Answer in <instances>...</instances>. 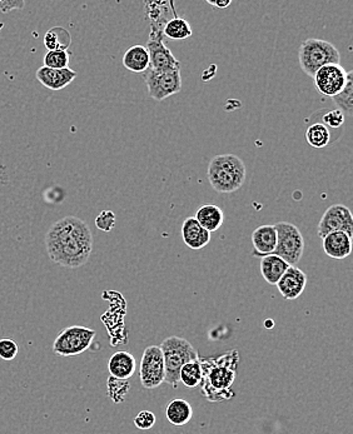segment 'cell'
<instances>
[{
    "instance_id": "1",
    "label": "cell",
    "mask_w": 353,
    "mask_h": 434,
    "mask_svg": "<svg viewBox=\"0 0 353 434\" xmlns=\"http://www.w3.org/2000/svg\"><path fill=\"white\" fill-rule=\"evenodd\" d=\"M48 255L64 268H80L89 260L93 252V234L80 218L64 217L48 229L45 235Z\"/></svg>"
},
{
    "instance_id": "2",
    "label": "cell",
    "mask_w": 353,
    "mask_h": 434,
    "mask_svg": "<svg viewBox=\"0 0 353 434\" xmlns=\"http://www.w3.org/2000/svg\"><path fill=\"white\" fill-rule=\"evenodd\" d=\"M239 360V353L236 350H228L217 357L200 358V394L208 402H223L234 397L232 386L237 377Z\"/></svg>"
},
{
    "instance_id": "3",
    "label": "cell",
    "mask_w": 353,
    "mask_h": 434,
    "mask_svg": "<svg viewBox=\"0 0 353 434\" xmlns=\"http://www.w3.org/2000/svg\"><path fill=\"white\" fill-rule=\"evenodd\" d=\"M208 180L212 188L221 194L239 191L246 182V165L234 154H221L211 159Z\"/></svg>"
},
{
    "instance_id": "4",
    "label": "cell",
    "mask_w": 353,
    "mask_h": 434,
    "mask_svg": "<svg viewBox=\"0 0 353 434\" xmlns=\"http://www.w3.org/2000/svg\"><path fill=\"white\" fill-rule=\"evenodd\" d=\"M159 347L162 350L164 358V369H165L164 383L177 388L180 383V372L182 367L190 360L200 358L198 352L187 339L177 335L164 339Z\"/></svg>"
},
{
    "instance_id": "5",
    "label": "cell",
    "mask_w": 353,
    "mask_h": 434,
    "mask_svg": "<svg viewBox=\"0 0 353 434\" xmlns=\"http://www.w3.org/2000/svg\"><path fill=\"white\" fill-rule=\"evenodd\" d=\"M300 69L308 77H315L317 70L328 64H340L341 54L332 43L323 39H307L298 52Z\"/></svg>"
},
{
    "instance_id": "6",
    "label": "cell",
    "mask_w": 353,
    "mask_h": 434,
    "mask_svg": "<svg viewBox=\"0 0 353 434\" xmlns=\"http://www.w3.org/2000/svg\"><path fill=\"white\" fill-rule=\"evenodd\" d=\"M277 232V245L273 255L280 257L290 267H295L305 250V239L295 224L280 222L274 224Z\"/></svg>"
},
{
    "instance_id": "7",
    "label": "cell",
    "mask_w": 353,
    "mask_h": 434,
    "mask_svg": "<svg viewBox=\"0 0 353 434\" xmlns=\"http://www.w3.org/2000/svg\"><path fill=\"white\" fill-rule=\"evenodd\" d=\"M94 329L82 326H72L64 328L54 340L53 352L60 357H74L85 353L94 340Z\"/></svg>"
},
{
    "instance_id": "8",
    "label": "cell",
    "mask_w": 353,
    "mask_h": 434,
    "mask_svg": "<svg viewBox=\"0 0 353 434\" xmlns=\"http://www.w3.org/2000/svg\"><path fill=\"white\" fill-rule=\"evenodd\" d=\"M148 94L154 101H162L182 90L180 70H153L144 73Z\"/></svg>"
},
{
    "instance_id": "9",
    "label": "cell",
    "mask_w": 353,
    "mask_h": 434,
    "mask_svg": "<svg viewBox=\"0 0 353 434\" xmlns=\"http://www.w3.org/2000/svg\"><path fill=\"white\" fill-rule=\"evenodd\" d=\"M163 353L159 345H151L143 352L139 379L146 389H156L164 383Z\"/></svg>"
},
{
    "instance_id": "10",
    "label": "cell",
    "mask_w": 353,
    "mask_h": 434,
    "mask_svg": "<svg viewBox=\"0 0 353 434\" xmlns=\"http://www.w3.org/2000/svg\"><path fill=\"white\" fill-rule=\"evenodd\" d=\"M146 48L149 54V69L180 70V62L164 44L163 30L151 27Z\"/></svg>"
},
{
    "instance_id": "11",
    "label": "cell",
    "mask_w": 353,
    "mask_h": 434,
    "mask_svg": "<svg viewBox=\"0 0 353 434\" xmlns=\"http://www.w3.org/2000/svg\"><path fill=\"white\" fill-rule=\"evenodd\" d=\"M335 232H342L352 238L353 234V216L349 208L343 204H333L327 208L323 213L321 221L318 223L317 233L320 238H325L328 234Z\"/></svg>"
},
{
    "instance_id": "12",
    "label": "cell",
    "mask_w": 353,
    "mask_h": 434,
    "mask_svg": "<svg viewBox=\"0 0 353 434\" xmlns=\"http://www.w3.org/2000/svg\"><path fill=\"white\" fill-rule=\"evenodd\" d=\"M347 77L348 72L341 64H328L317 70L313 80L321 94L332 98L342 91L347 83Z\"/></svg>"
},
{
    "instance_id": "13",
    "label": "cell",
    "mask_w": 353,
    "mask_h": 434,
    "mask_svg": "<svg viewBox=\"0 0 353 434\" xmlns=\"http://www.w3.org/2000/svg\"><path fill=\"white\" fill-rule=\"evenodd\" d=\"M276 286L286 301H295L306 289V273L297 267H290Z\"/></svg>"
},
{
    "instance_id": "14",
    "label": "cell",
    "mask_w": 353,
    "mask_h": 434,
    "mask_svg": "<svg viewBox=\"0 0 353 434\" xmlns=\"http://www.w3.org/2000/svg\"><path fill=\"white\" fill-rule=\"evenodd\" d=\"M77 78V72L70 68L65 69H50L42 67L37 70V79L40 84L50 90H62L68 87Z\"/></svg>"
},
{
    "instance_id": "15",
    "label": "cell",
    "mask_w": 353,
    "mask_h": 434,
    "mask_svg": "<svg viewBox=\"0 0 353 434\" xmlns=\"http://www.w3.org/2000/svg\"><path fill=\"white\" fill-rule=\"evenodd\" d=\"M322 249L332 260H346L352 253V238L342 232L328 234L322 238Z\"/></svg>"
},
{
    "instance_id": "16",
    "label": "cell",
    "mask_w": 353,
    "mask_h": 434,
    "mask_svg": "<svg viewBox=\"0 0 353 434\" xmlns=\"http://www.w3.org/2000/svg\"><path fill=\"white\" fill-rule=\"evenodd\" d=\"M180 232L185 245L193 250L203 249L211 242V233L202 227L195 217L185 219Z\"/></svg>"
},
{
    "instance_id": "17",
    "label": "cell",
    "mask_w": 353,
    "mask_h": 434,
    "mask_svg": "<svg viewBox=\"0 0 353 434\" xmlns=\"http://www.w3.org/2000/svg\"><path fill=\"white\" fill-rule=\"evenodd\" d=\"M252 244H254V255L264 258L269 255H273L277 245V232L274 226H261L254 229L252 233Z\"/></svg>"
},
{
    "instance_id": "18",
    "label": "cell",
    "mask_w": 353,
    "mask_h": 434,
    "mask_svg": "<svg viewBox=\"0 0 353 434\" xmlns=\"http://www.w3.org/2000/svg\"><path fill=\"white\" fill-rule=\"evenodd\" d=\"M137 369V362L131 353L126 350H119L112 355L108 362V371L112 378L119 381H127Z\"/></svg>"
},
{
    "instance_id": "19",
    "label": "cell",
    "mask_w": 353,
    "mask_h": 434,
    "mask_svg": "<svg viewBox=\"0 0 353 434\" xmlns=\"http://www.w3.org/2000/svg\"><path fill=\"white\" fill-rule=\"evenodd\" d=\"M259 267H261V274L264 277V281L271 286H276L290 265H287L285 260L280 257L269 255L261 258Z\"/></svg>"
},
{
    "instance_id": "20",
    "label": "cell",
    "mask_w": 353,
    "mask_h": 434,
    "mask_svg": "<svg viewBox=\"0 0 353 434\" xmlns=\"http://www.w3.org/2000/svg\"><path fill=\"white\" fill-rule=\"evenodd\" d=\"M195 221L210 233H214L223 226L224 213L214 204H206L197 211Z\"/></svg>"
},
{
    "instance_id": "21",
    "label": "cell",
    "mask_w": 353,
    "mask_h": 434,
    "mask_svg": "<svg viewBox=\"0 0 353 434\" xmlns=\"http://www.w3.org/2000/svg\"><path fill=\"white\" fill-rule=\"evenodd\" d=\"M123 65L133 73H146L149 68V54L144 45H133L123 55Z\"/></svg>"
},
{
    "instance_id": "22",
    "label": "cell",
    "mask_w": 353,
    "mask_h": 434,
    "mask_svg": "<svg viewBox=\"0 0 353 434\" xmlns=\"http://www.w3.org/2000/svg\"><path fill=\"white\" fill-rule=\"evenodd\" d=\"M165 416L169 423L180 427L190 423L193 417V408L185 399H173L165 409Z\"/></svg>"
},
{
    "instance_id": "23",
    "label": "cell",
    "mask_w": 353,
    "mask_h": 434,
    "mask_svg": "<svg viewBox=\"0 0 353 434\" xmlns=\"http://www.w3.org/2000/svg\"><path fill=\"white\" fill-rule=\"evenodd\" d=\"M192 34L193 30L190 23L185 21V18L178 16H174V18L169 19L163 28V35L172 40H185L192 37Z\"/></svg>"
},
{
    "instance_id": "24",
    "label": "cell",
    "mask_w": 353,
    "mask_h": 434,
    "mask_svg": "<svg viewBox=\"0 0 353 434\" xmlns=\"http://www.w3.org/2000/svg\"><path fill=\"white\" fill-rule=\"evenodd\" d=\"M72 43V37L67 29L55 27L49 29L44 35V45L48 52L53 50H67Z\"/></svg>"
},
{
    "instance_id": "25",
    "label": "cell",
    "mask_w": 353,
    "mask_h": 434,
    "mask_svg": "<svg viewBox=\"0 0 353 434\" xmlns=\"http://www.w3.org/2000/svg\"><path fill=\"white\" fill-rule=\"evenodd\" d=\"M306 139L307 143L310 144L312 148H326L331 142V132L322 123H315L307 129Z\"/></svg>"
},
{
    "instance_id": "26",
    "label": "cell",
    "mask_w": 353,
    "mask_h": 434,
    "mask_svg": "<svg viewBox=\"0 0 353 434\" xmlns=\"http://www.w3.org/2000/svg\"><path fill=\"white\" fill-rule=\"evenodd\" d=\"M202 381V368H200V358L190 360L185 363L180 372V382H182L188 388H195Z\"/></svg>"
},
{
    "instance_id": "27",
    "label": "cell",
    "mask_w": 353,
    "mask_h": 434,
    "mask_svg": "<svg viewBox=\"0 0 353 434\" xmlns=\"http://www.w3.org/2000/svg\"><path fill=\"white\" fill-rule=\"evenodd\" d=\"M332 101L338 106L340 111H344L348 116L353 113V72L348 70L347 83L342 91L337 96H332Z\"/></svg>"
},
{
    "instance_id": "28",
    "label": "cell",
    "mask_w": 353,
    "mask_h": 434,
    "mask_svg": "<svg viewBox=\"0 0 353 434\" xmlns=\"http://www.w3.org/2000/svg\"><path fill=\"white\" fill-rule=\"evenodd\" d=\"M168 6V3H146V8H147V16L151 23V27L157 28L163 30L164 26L167 23V18H165V6Z\"/></svg>"
},
{
    "instance_id": "29",
    "label": "cell",
    "mask_w": 353,
    "mask_h": 434,
    "mask_svg": "<svg viewBox=\"0 0 353 434\" xmlns=\"http://www.w3.org/2000/svg\"><path fill=\"white\" fill-rule=\"evenodd\" d=\"M44 65L50 69H65L69 68V53L67 50H53L44 55Z\"/></svg>"
},
{
    "instance_id": "30",
    "label": "cell",
    "mask_w": 353,
    "mask_h": 434,
    "mask_svg": "<svg viewBox=\"0 0 353 434\" xmlns=\"http://www.w3.org/2000/svg\"><path fill=\"white\" fill-rule=\"evenodd\" d=\"M18 353H19V347L14 339H0V360H13Z\"/></svg>"
},
{
    "instance_id": "31",
    "label": "cell",
    "mask_w": 353,
    "mask_h": 434,
    "mask_svg": "<svg viewBox=\"0 0 353 434\" xmlns=\"http://www.w3.org/2000/svg\"><path fill=\"white\" fill-rule=\"evenodd\" d=\"M323 121V126H326L328 129L332 128V129H340L344 124V114L342 111L340 109H335V111H328L323 114L322 117Z\"/></svg>"
},
{
    "instance_id": "32",
    "label": "cell",
    "mask_w": 353,
    "mask_h": 434,
    "mask_svg": "<svg viewBox=\"0 0 353 434\" xmlns=\"http://www.w3.org/2000/svg\"><path fill=\"white\" fill-rule=\"evenodd\" d=\"M95 226L103 232H111L116 227V214L112 211H103L95 218Z\"/></svg>"
},
{
    "instance_id": "33",
    "label": "cell",
    "mask_w": 353,
    "mask_h": 434,
    "mask_svg": "<svg viewBox=\"0 0 353 434\" xmlns=\"http://www.w3.org/2000/svg\"><path fill=\"white\" fill-rule=\"evenodd\" d=\"M156 424V416L151 411H141L134 418V425L141 430H149Z\"/></svg>"
},
{
    "instance_id": "34",
    "label": "cell",
    "mask_w": 353,
    "mask_h": 434,
    "mask_svg": "<svg viewBox=\"0 0 353 434\" xmlns=\"http://www.w3.org/2000/svg\"><path fill=\"white\" fill-rule=\"evenodd\" d=\"M26 6L23 0H1L0 1V13H9V11H19Z\"/></svg>"
},
{
    "instance_id": "35",
    "label": "cell",
    "mask_w": 353,
    "mask_h": 434,
    "mask_svg": "<svg viewBox=\"0 0 353 434\" xmlns=\"http://www.w3.org/2000/svg\"><path fill=\"white\" fill-rule=\"evenodd\" d=\"M207 4L214 6L217 9H226V8H228V6L232 4V1H231V0H223V1H217V0L210 1V0H207Z\"/></svg>"
}]
</instances>
